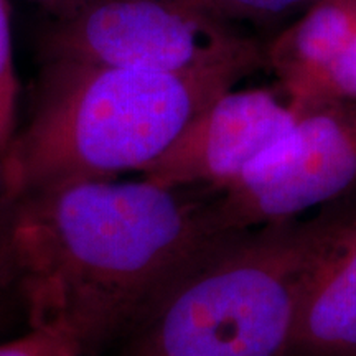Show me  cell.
<instances>
[{"label":"cell","instance_id":"13","mask_svg":"<svg viewBox=\"0 0 356 356\" xmlns=\"http://www.w3.org/2000/svg\"><path fill=\"white\" fill-rule=\"evenodd\" d=\"M29 2L37 6L50 19H63V17L73 15L91 0H29Z\"/></svg>","mask_w":356,"mask_h":356},{"label":"cell","instance_id":"9","mask_svg":"<svg viewBox=\"0 0 356 356\" xmlns=\"http://www.w3.org/2000/svg\"><path fill=\"white\" fill-rule=\"evenodd\" d=\"M88 333L66 318L29 327L24 335L0 343V356H96Z\"/></svg>","mask_w":356,"mask_h":356},{"label":"cell","instance_id":"10","mask_svg":"<svg viewBox=\"0 0 356 356\" xmlns=\"http://www.w3.org/2000/svg\"><path fill=\"white\" fill-rule=\"evenodd\" d=\"M332 102L356 104V37L333 58L330 65L305 89L304 95L291 106L297 113H302Z\"/></svg>","mask_w":356,"mask_h":356},{"label":"cell","instance_id":"2","mask_svg":"<svg viewBox=\"0 0 356 356\" xmlns=\"http://www.w3.org/2000/svg\"><path fill=\"white\" fill-rule=\"evenodd\" d=\"M262 66V43L173 74L42 61L29 119L0 157V198L142 173L200 111Z\"/></svg>","mask_w":356,"mask_h":356},{"label":"cell","instance_id":"14","mask_svg":"<svg viewBox=\"0 0 356 356\" xmlns=\"http://www.w3.org/2000/svg\"><path fill=\"white\" fill-rule=\"evenodd\" d=\"M22 314L19 302L15 299L10 284L6 277V274L0 269V332L10 323L12 317Z\"/></svg>","mask_w":356,"mask_h":356},{"label":"cell","instance_id":"6","mask_svg":"<svg viewBox=\"0 0 356 356\" xmlns=\"http://www.w3.org/2000/svg\"><path fill=\"white\" fill-rule=\"evenodd\" d=\"M297 119L299 113L269 89L233 88L200 111L140 175L168 188L218 193L282 139Z\"/></svg>","mask_w":356,"mask_h":356},{"label":"cell","instance_id":"8","mask_svg":"<svg viewBox=\"0 0 356 356\" xmlns=\"http://www.w3.org/2000/svg\"><path fill=\"white\" fill-rule=\"evenodd\" d=\"M356 37V0H317L264 44V66L293 104Z\"/></svg>","mask_w":356,"mask_h":356},{"label":"cell","instance_id":"5","mask_svg":"<svg viewBox=\"0 0 356 356\" xmlns=\"http://www.w3.org/2000/svg\"><path fill=\"white\" fill-rule=\"evenodd\" d=\"M356 190V104L332 102L299 113L282 139L225 190L213 213L226 233L300 218Z\"/></svg>","mask_w":356,"mask_h":356},{"label":"cell","instance_id":"3","mask_svg":"<svg viewBox=\"0 0 356 356\" xmlns=\"http://www.w3.org/2000/svg\"><path fill=\"white\" fill-rule=\"evenodd\" d=\"M350 210L226 234L124 337L119 356H289L310 275Z\"/></svg>","mask_w":356,"mask_h":356},{"label":"cell","instance_id":"11","mask_svg":"<svg viewBox=\"0 0 356 356\" xmlns=\"http://www.w3.org/2000/svg\"><path fill=\"white\" fill-rule=\"evenodd\" d=\"M231 25L233 22L275 24L297 19L317 0H181Z\"/></svg>","mask_w":356,"mask_h":356},{"label":"cell","instance_id":"1","mask_svg":"<svg viewBox=\"0 0 356 356\" xmlns=\"http://www.w3.org/2000/svg\"><path fill=\"white\" fill-rule=\"evenodd\" d=\"M203 188L81 180L0 198V269L29 327H81L96 350L126 337L225 238Z\"/></svg>","mask_w":356,"mask_h":356},{"label":"cell","instance_id":"4","mask_svg":"<svg viewBox=\"0 0 356 356\" xmlns=\"http://www.w3.org/2000/svg\"><path fill=\"white\" fill-rule=\"evenodd\" d=\"M40 56L150 73H186L234 58L257 40L181 0H91L50 19Z\"/></svg>","mask_w":356,"mask_h":356},{"label":"cell","instance_id":"7","mask_svg":"<svg viewBox=\"0 0 356 356\" xmlns=\"http://www.w3.org/2000/svg\"><path fill=\"white\" fill-rule=\"evenodd\" d=\"M289 356H356V207L310 275Z\"/></svg>","mask_w":356,"mask_h":356},{"label":"cell","instance_id":"12","mask_svg":"<svg viewBox=\"0 0 356 356\" xmlns=\"http://www.w3.org/2000/svg\"><path fill=\"white\" fill-rule=\"evenodd\" d=\"M19 92V78L13 58L10 8L7 0H0V157L7 150L17 131Z\"/></svg>","mask_w":356,"mask_h":356}]
</instances>
